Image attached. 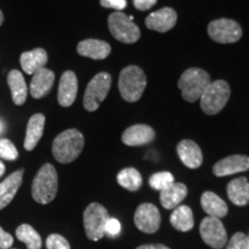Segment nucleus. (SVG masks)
<instances>
[{
    "instance_id": "nucleus-17",
    "label": "nucleus",
    "mask_w": 249,
    "mask_h": 249,
    "mask_svg": "<svg viewBox=\"0 0 249 249\" xmlns=\"http://www.w3.org/2000/svg\"><path fill=\"white\" fill-rule=\"evenodd\" d=\"M180 160L189 169H197L203 161L201 148L192 140H183L177 147Z\"/></svg>"
},
{
    "instance_id": "nucleus-25",
    "label": "nucleus",
    "mask_w": 249,
    "mask_h": 249,
    "mask_svg": "<svg viewBox=\"0 0 249 249\" xmlns=\"http://www.w3.org/2000/svg\"><path fill=\"white\" fill-rule=\"evenodd\" d=\"M7 83L9 89H11L12 99H13L14 104L23 105L27 99L28 88L22 73L18 70L9 71L7 76Z\"/></svg>"
},
{
    "instance_id": "nucleus-16",
    "label": "nucleus",
    "mask_w": 249,
    "mask_h": 249,
    "mask_svg": "<svg viewBox=\"0 0 249 249\" xmlns=\"http://www.w3.org/2000/svg\"><path fill=\"white\" fill-rule=\"evenodd\" d=\"M54 83V73L48 68H40L33 74L30 82V95L39 99L48 95Z\"/></svg>"
},
{
    "instance_id": "nucleus-9",
    "label": "nucleus",
    "mask_w": 249,
    "mask_h": 249,
    "mask_svg": "<svg viewBox=\"0 0 249 249\" xmlns=\"http://www.w3.org/2000/svg\"><path fill=\"white\" fill-rule=\"evenodd\" d=\"M210 38L220 44H231L238 42L242 36V29L238 22L230 18H218L208 27Z\"/></svg>"
},
{
    "instance_id": "nucleus-14",
    "label": "nucleus",
    "mask_w": 249,
    "mask_h": 249,
    "mask_svg": "<svg viewBox=\"0 0 249 249\" xmlns=\"http://www.w3.org/2000/svg\"><path fill=\"white\" fill-rule=\"evenodd\" d=\"M156 136L155 130L148 124H134L127 128L121 135V141L129 147L144 145L154 141Z\"/></svg>"
},
{
    "instance_id": "nucleus-27",
    "label": "nucleus",
    "mask_w": 249,
    "mask_h": 249,
    "mask_svg": "<svg viewBox=\"0 0 249 249\" xmlns=\"http://www.w3.org/2000/svg\"><path fill=\"white\" fill-rule=\"evenodd\" d=\"M117 181L123 188L130 192H136L142 186L141 173L134 167L121 170L117 176Z\"/></svg>"
},
{
    "instance_id": "nucleus-35",
    "label": "nucleus",
    "mask_w": 249,
    "mask_h": 249,
    "mask_svg": "<svg viewBox=\"0 0 249 249\" xmlns=\"http://www.w3.org/2000/svg\"><path fill=\"white\" fill-rule=\"evenodd\" d=\"M13 236L0 227V249H9L13 246Z\"/></svg>"
},
{
    "instance_id": "nucleus-30",
    "label": "nucleus",
    "mask_w": 249,
    "mask_h": 249,
    "mask_svg": "<svg viewBox=\"0 0 249 249\" xmlns=\"http://www.w3.org/2000/svg\"><path fill=\"white\" fill-rule=\"evenodd\" d=\"M18 157V151L14 143L8 139L0 140V158L6 160H15Z\"/></svg>"
},
{
    "instance_id": "nucleus-37",
    "label": "nucleus",
    "mask_w": 249,
    "mask_h": 249,
    "mask_svg": "<svg viewBox=\"0 0 249 249\" xmlns=\"http://www.w3.org/2000/svg\"><path fill=\"white\" fill-rule=\"evenodd\" d=\"M136 249H170L169 247L164 245H143L140 246Z\"/></svg>"
},
{
    "instance_id": "nucleus-21",
    "label": "nucleus",
    "mask_w": 249,
    "mask_h": 249,
    "mask_svg": "<svg viewBox=\"0 0 249 249\" xmlns=\"http://www.w3.org/2000/svg\"><path fill=\"white\" fill-rule=\"evenodd\" d=\"M187 194H188V189L186 185L181 182H173L172 185L160 192V200L165 209H176L185 200Z\"/></svg>"
},
{
    "instance_id": "nucleus-19",
    "label": "nucleus",
    "mask_w": 249,
    "mask_h": 249,
    "mask_svg": "<svg viewBox=\"0 0 249 249\" xmlns=\"http://www.w3.org/2000/svg\"><path fill=\"white\" fill-rule=\"evenodd\" d=\"M22 180L23 170H20L15 171L11 176L7 177L4 181L0 182V210L4 209L13 201L18 188L22 185Z\"/></svg>"
},
{
    "instance_id": "nucleus-29",
    "label": "nucleus",
    "mask_w": 249,
    "mask_h": 249,
    "mask_svg": "<svg viewBox=\"0 0 249 249\" xmlns=\"http://www.w3.org/2000/svg\"><path fill=\"white\" fill-rule=\"evenodd\" d=\"M174 181V177L170 172H157L152 174L149 179V185L155 191H164L165 188L172 185Z\"/></svg>"
},
{
    "instance_id": "nucleus-28",
    "label": "nucleus",
    "mask_w": 249,
    "mask_h": 249,
    "mask_svg": "<svg viewBox=\"0 0 249 249\" xmlns=\"http://www.w3.org/2000/svg\"><path fill=\"white\" fill-rule=\"evenodd\" d=\"M15 234H17L18 240L27 246L28 249L42 248V238H40V235L33 226L28 225V224H22V225L18 227Z\"/></svg>"
},
{
    "instance_id": "nucleus-1",
    "label": "nucleus",
    "mask_w": 249,
    "mask_h": 249,
    "mask_svg": "<svg viewBox=\"0 0 249 249\" xmlns=\"http://www.w3.org/2000/svg\"><path fill=\"white\" fill-rule=\"evenodd\" d=\"M85 147V138L77 129H67L59 134L52 143L53 157L61 164L71 163Z\"/></svg>"
},
{
    "instance_id": "nucleus-7",
    "label": "nucleus",
    "mask_w": 249,
    "mask_h": 249,
    "mask_svg": "<svg viewBox=\"0 0 249 249\" xmlns=\"http://www.w3.org/2000/svg\"><path fill=\"white\" fill-rule=\"evenodd\" d=\"M110 219L107 210L99 203H91L83 213L86 234L92 241H98L105 234V225Z\"/></svg>"
},
{
    "instance_id": "nucleus-40",
    "label": "nucleus",
    "mask_w": 249,
    "mask_h": 249,
    "mask_svg": "<svg viewBox=\"0 0 249 249\" xmlns=\"http://www.w3.org/2000/svg\"><path fill=\"white\" fill-rule=\"evenodd\" d=\"M247 238H248V249H249V235L247 236Z\"/></svg>"
},
{
    "instance_id": "nucleus-38",
    "label": "nucleus",
    "mask_w": 249,
    "mask_h": 249,
    "mask_svg": "<svg viewBox=\"0 0 249 249\" xmlns=\"http://www.w3.org/2000/svg\"><path fill=\"white\" fill-rule=\"evenodd\" d=\"M5 171H6V167H5V165H4V163H2L1 160H0V178H1V177L4 176Z\"/></svg>"
},
{
    "instance_id": "nucleus-10",
    "label": "nucleus",
    "mask_w": 249,
    "mask_h": 249,
    "mask_svg": "<svg viewBox=\"0 0 249 249\" xmlns=\"http://www.w3.org/2000/svg\"><path fill=\"white\" fill-rule=\"evenodd\" d=\"M200 234L208 246L214 249H222L227 242V233L219 218L205 217L201 222Z\"/></svg>"
},
{
    "instance_id": "nucleus-41",
    "label": "nucleus",
    "mask_w": 249,
    "mask_h": 249,
    "mask_svg": "<svg viewBox=\"0 0 249 249\" xmlns=\"http://www.w3.org/2000/svg\"><path fill=\"white\" fill-rule=\"evenodd\" d=\"M1 129H2V127H1V124H0V132H1Z\"/></svg>"
},
{
    "instance_id": "nucleus-2",
    "label": "nucleus",
    "mask_w": 249,
    "mask_h": 249,
    "mask_svg": "<svg viewBox=\"0 0 249 249\" xmlns=\"http://www.w3.org/2000/svg\"><path fill=\"white\" fill-rule=\"evenodd\" d=\"M58 192V174L54 166L44 164L31 185L33 198L39 204H49L54 200Z\"/></svg>"
},
{
    "instance_id": "nucleus-18",
    "label": "nucleus",
    "mask_w": 249,
    "mask_h": 249,
    "mask_svg": "<svg viewBox=\"0 0 249 249\" xmlns=\"http://www.w3.org/2000/svg\"><path fill=\"white\" fill-rule=\"evenodd\" d=\"M77 53L93 60H102L111 53V46L104 40L85 39L77 45Z\"/></svg>"
},
{
    "instance_id": "nucleus-5",
    "label": "nucleus",
    "mask_w": 249,
    "mask_h": 249,
    "mask_svg": "<svg viewBox=\"0 0 249 249\" xmlns=\"http://www.w3.org/2000/svg\"><path fill=\"white\" fill-rule=\"evenodd\" d=\"M230 96H231V89L226 81L217 80L213 82L211 81L200 98L202 111L209 116L219 113L225 107Z\"/></svg>"
},
{
    "instance_id": "nucleus-12",
    "label": "nucleus",
    "mask_w": 249,
    "mask_h": 249,
    "mask_svg": "<svg viewBox=\"0 0 249 249\" xmlns=\"http://www.w3.org/2000/svg\"><path fill=\"white\" fill-rule=\"evenodd\" d=\"M178 20V14L173 8L164 7L156 11L145 18V26L148 29L160 31V33H166L176 26Z\"/></svg>"
},
{
    "instance_id": "nucleus-33",
    "label": "nucleus",
    "mask_w": 249,
    "mask_h": 249,
    "mask_svg": "<svg viewBox=\"0 0 249 249\" xmlns=\"http://www.w3.org/2000/svg\"><path fill=\"white\" fill-rule=\"evenodd\" d=\"M121 231V225L119 220L116 218H110L105 225V234L110 236H117Z\"/></svg>"
},
{
    "instance_id": "nucleus-20",
    "label": "nucleus",
    "mask_w": 249,
    "mask_h": 249,
    "mask_svg": "<svg viewBox=\"0 0 249 249\" xmlns=\"http://www.w3.org/2000/svg\"><path fill=\"white\" fill-rule=\"evenodd\" d=\"M45 126V117L42 113L34 114L28 121L26 138H24V149L28 151L34 150L37 143L42 139Z\"/></svg>"
},
{
    "instance_id": "nucleus-32",
    "label": "nucleus",
    "mask_w": 249,
    "mask_h": 249,
    "mask_svg": "<svg viewBox=\"0 0 249 249\" xmlns=\"http://www.w3.org/2000/svg\"><path fill=\"white\" fill-rule=\"evenodd\" d=\"M226 249H248V238L244 233L238 232L230 239Z\"/></svg>"
},
{
    "instance_id": "nucleus-31",
    "label": "nucleus",
    "mask_w": 249,
    "mask_h": 249,
    "mask_svg": "<svg viewBox=\"0 0 249 249\" xmlns=\"http://www.w3.org/2000/svg\"><path fill=\"white\" fill-rule=\"evenodd\" d=\"M48 249H71L70 242L60 234H51L46 239Z\"/></svg>"
},
{
    "instance_id": "nucleus-26",
    "label": "nucleus",
    "mask_w": 249,
    "mask_h": 249,
    "mask_svg": "<svg viewBox=\"0 0 249 249\" xmlns=\"http://www.w3.org/2000/svg\"><path fill=\"white\" fill-rule=\"evenodd\" d=\"M170 222L171 225L178 231H191L194 226V216H193L192 209L187 205H179L171 214Z\"/></svg>"
},
{
    "instance_id": "nucleus-4",
    "label": "nucleus",
    "mask_w": 249,
    "mask_h": 249,
    "mask_svg": "<svg viewBox=\"0 0 249 249\" xmlns=\"http://www.w3.org/2000/svg\"><path fill=\"white\" fill-rule=\"evenodd\" d=\"M210 82V76L207 71L201 68H189L180 76L178 87L181 90L182 98L186 102L194 103L201 98Z\"/></svg>"
},
{
    "instance_id": "nucleus-6",
    "label": "nucleus",
    "mask_w": 249,
    "mask_h": 249,
    "mask_svg": "<svg viewBox=\"0 0 249 249\" xmlns=\"http://www.w3.org/2000/svg\"><path fill=\"white\" fill-rule=\"evenodd\" d=\"M111 85L112 77L107 71L98 73L90 80L83 97V107L87 111L93 112L98 110L99 105L107 98Z\"/></svg>"
},
{
    "instance_id": "nucleus-8",
    "label": "nucleus",
    "mask_w": 249,
    "mask_h": 249,
    "mask_svg": "<svg viewBox=\"0 0 249 249\" xmlns=\"http://www.w3.org/2000/svg\"><path fill=\"white\" fill-rule=\"evenodd\" d=\"M108 29L114 38L126 44H133L141 37V31L133 22V18L123 12H116L108 17Z\"/></svg>"
},
{
    "instance_id": "nucleus-3",
    "label": "nucleus",
    "mask_w": 249,
    "mask_h": 249,
    "mask_svg": "<svg viewBox=\"0 0 249 249\" xmlns=\"http://www.w3.org/2000/svg\"><path fill=\"white\" fill-rule=\"evenodd\" d=\"M119 91L126 102H138L144 92L147 76L138 66H128L121 71L119 75Z\"/></svg>"
},
{
    "instance_id": "nucleus-39",
    "label": "nucleus",
    "mask_w": 249,
    "mask_h": 249,
    "mask_svg": "<svg viewBox=\"0 0 249 249\" xmlns=\"http://www.w3.org/2000/svg\"><path fill=\"white\" fill-rule=\"evenodd\" d=\"M2 22H4V14H2V12L0 11V26H1Z\"/></svg>"
},
{
    "instance_id": "nucleus-36",
    "label": "nucleus",
    "mask_w": 249,
    "mask_h": 249,
    "mask_svg": "<svg viewBox=\"0 0 249 249\" xmlns=\"http://www.w3.org/2000/svg\"><path fill=\"white\" fill-rule=\"evenodd\" d=\"M134 6L139 11H148L152 6H155L157 0H133Z\"/></svg>"
},
{
    "instance_id": "nucleus-13",
    "label": "nucleus",
    "mask_w": 249,
    "mask_h": 249,
    "mask_svg": "<svg viewBox=\"0 0 249 249\" xmlns=\"http://www.w3.org/2000/svg\"><path fill=\"white\" fill-rule=\"evenodd\" d=\"M249 170V157L245 155H233L217 161L213 165V174L216 177H226L231 174L245 172Z\"/></svg>"
},
{
    "instance_id": "nucleus-23",
    "label": "nucleus",
    "mask_w": 249,
    "mask_h": 249,
    "mask_svg": "<svg viewBox=\"0 0 249 249\" xmlns=\"http://www.w3.org/2000/svg\"><path fill=\"white\" fill-rule=\"evenodd\" d=\"M227 196L233 204L244 207L249 203V181L245 177L232 180L227 185Z\"/></svg>"
},
{
    "instance_id": "nucleus-15",
    "label": "nucleus",
    "mask_w": 249,
    "mask_h": 249,
    "mask_svg": "<svg viewBox=\"0 0 249 249\" xmlns=\"http://www.w3.org/2000/svg\"><path fill=\"white\" fill-rule=\"evenodd\" d=\"M77 95V77L71 71H66L60 77L58 102L62 107H68L75 102Z\"/></svg>"
},
{
    "instance_id": "nucleus-24",
    "label": "nucleus",
    "mask_w": 249,
    "mask_h": 249,
    "mask_svg": "<svg viewBox=\"0 0 249 249\" xmlns=\"http://www.w3.org/2000/svg\"><path fill=\"white\" fill-rule=\"evenodd\" d=\"M202 209L208 213V216L223 218L229 213V208L224 200L213 192L203 193L201 197Z\"/></svg>"
},
{
    "instance_id": "nucleus-22",
    "label": "nucleus",
    "mask_w": 249,
    "mask_h": 249,
    "mask_svg": "<svg viewBox=\"0 0 249 249\" xmlns=\"http://www.w3.org/2000/svg\"><path fill=\"white\" fill-rule=\"evenodd\" d=\"M48 53L44 49L37 48L31 51L23 52L20 57V62L22 70L27 74H34L40 68H44L48 62Z\"/></svg>"
},
{
    "instance_id": "nucleus-34",
    "label": "nucleus",
    "mask_w": 249,
    "mask_h": 249,
    "mask_svg": "<svg viewBox=\"0 0 249 249\" xmlns=\"http://www.w3.org/2000/svg\"><path fill=\"white\" fill-rule=\"evenodd\" d=\"M101 5L105 8L116 9L117 12H123V9L126 8L127 1L126 0H101Z\"/></svg>"
},
{
    "instance_id": "nucleus-11",
    "label": "nucleus",
    "mask_w": 249,
    "mask_h": 249,
    "mask_svg": "<svg viewBox=\"0 0 249 249\" xmlns=\"http://www.w3.org/2000/svg\"><path fill=\"white\" fill-rule=\"evenodd\" d=\"M161 217L157 207L151 203H143L139 205L134 214V223L141 232L155 233L160 229Z\"/></svg>"
}]
</instances>
